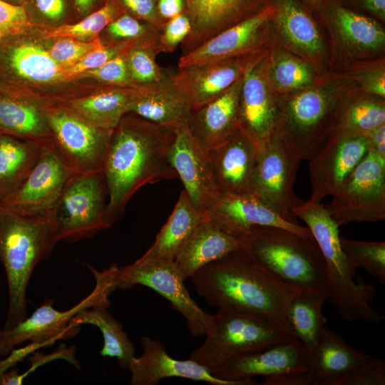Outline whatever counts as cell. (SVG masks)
<instances>
[{
	"label": "cell",
	"mask_w": 385,
	"mask_h": 385,
	"mask_svg": "<svg viewBox=\"0 0 385 385\" xmlns=\"http://www.w3.org/2000/svg\"><path fill=\"white\" fill-rule=\"evenodd\" d=\"M197 294L209 305L231 307L260 317L289 339H297L287 311L300 291L274 275L246 248L232 251L190 277Z\"/></svg>",
	"instance_id": "obj_1"
},
{
	"label": "cell",
	"mask_w": 385,
	"mask_h": 385,
	"mask_svg": "<svg viewBox=\"0 0 385 385\" xmlns=\"http://www.w3.org/2000/svg\"><path fill=\"white\" fill-rule=\"evenodd\" d=\"M175 128L128 113L113 129L103 165L111 227L143 185L178 178L170 161Z\"/></svg>",
	"instance_id": "obj_2"
},
{
	"label": "cell",
	"mask_w": 385,
	"mask_h": 385,
	"mask_svg": "<svg viewBox=\"0 0 385 385\" xmlns=\"http://www.w3.org/2000/svg\"><path fill=\"white\" fill-rule=\"evenodd\" d=\"M307 225L316 240L326 266V300L348 322L378 324L384 315L371 306L376 289L363 278L356 279L358 268L343 250L339 226L320 202L303 201L292 210Z\"/></svg>",
	"instance_id": "obj_3"
},
{
	"label": "cell",
	"mask_w": 385,
	"mask_h": 385,
	"mask_svg": "<svg viewBox=\"0 0 385 385\" xmlns=\"http://www.w3.org/2000/svg\"><path fill=\"white\" fill-rule=\"evenodd\" d=\"M60 241L51 212L19 214L0 206V260L9 289V307L3 329L25 319L26 289L36 265L48 258Z\"/></svg>",
	"instance_id": "obj_4"
},
{
	"label": "cell",
	"mask_w": 385,
	"mask_h": 385,
	"mask_svg": "<svg viewBox=\"0 0 385 385\" xmlns=\"http://www.w3.org/2000/svg\"><path fill=\"white\" fill-rule=\"evenodd\" d=\"M270 272L302 291L325 293L326 266L313 235L274 226H256L245 247Z\"/></svg>",
	"instance_id": "obj_5"
},
{
	"label": "cell",
	"mask_w": 385,
	"mask_h": 385,
	"mask_svg": "<svg viewBox=\"0 0 385 385\" xmlns=\"http://www.w3.org/2000/svg\"><path fill=\"white\" fill-rule=\"evenodd\" d=\"M218 308L205 341L190 357L208 369L233 357L291 340L257 315L231 307Z\"/></svg>",
	"instance_id": "obj_6"
},
{
	"label": "cell",
	"mask_w": 385,
	"mask_h": 385,
	"mask_svg": "<svg viewBox=\"0 0 385 385\" xmlns=\"http://www.w3.org/2000/svg\"><path fill=\"white\" fill-rule=\"evenodd\" d=\"M338 100L327 90H303L277 103L275 133L298 161L309 160L330 133Z\"/></svg>",
	"instance_id": "obj_7"
},
{
	"label": "cell",
	"mask_w": 385,
	"mask_h": 385,
	"mask_svg": "<svg viewBox=\"0 0 385 385\" xmlns=\"http://www.w3.org/2000/svg\"><path fill=\"white\" fill-rule=\"evenodd\" d=\"M88 267L96 279L92 292L66 311L57 310L53 307V299H46L30 317L10 329L0 330V356H7L16 346L27 341L37 349L78 333L80 326L70 324L72 318L81 310L108 299V296L116 289L113 282V265L101 272Z\"/></svg>",
	"instance_id": "obj_8"
},
{
	"label": "cell",
	"mask_w": 385,
	"mask_h": 385,
	"mask_svg": "<svg viewBox=\"0 0 385 385\" xmlns=\"http://www.w3.org/2000/svg\"><path fill=\"white\" fill-rule=\"evenodd\" d=\"M107 194L103 170L72 175L51 210L59 240L89 238L109 228L105 204Z\"/></svg>",
	"instance_id": "obj_9"
},
{
	"label": "cell",
	"mask_w": 385,
	"mask_h": 385,
	"mask_svg": "<svg viewBox=\"0 0 385 385\" xmlns=\"http://www.w3.org/2000/svg\"><path fill=\"white\" fill-rule=\"evenodd\" d=\"M326 207L339 227L385 219V159L369 150L332 195Z\"/></svg>",
	"instance_id": "obj_10"
},
{
	"label": "cell",
	"mask_w": 385,
	"mask_h": 385,
	"mask_svg": "<svg viewBox=\"0 0 385 385\" xmlns=\"http://www.w3.org/2000/svg\"><path fill=\"white\" fill-rule=\"evenodd\" d=\"M113 267V281L116 289L140 284L153 289L168 299L184 317L191 336L199 337L206 334L213 315L202 310L191 297L173 261L136 260L124 267Z\"/></svg>",
	"instance_id": "obj_11"
},
{
	"label": "cell",
	"mask_w": 385,
	"mask_h": 385,
	"mask_svg": "<svg viewBox=\"0 0 385 385\" xmlns=\"http://www.w3.org/2000/svg\"><path fill=\"white\" fill-rule=\"evenodd\" d=\"M46 113L53 143L72 175L103 170L113 129L98 127L66 108Z\"/></svg>",
	"instance_id": "obj_12"
},
{
	"label": "cell",
	"mask_w": 385,
	"mask_h": 385,
	"mask_svg": "<svg viewBox=\"0 0 385 385\" xmlns=\"http://www.w3.org/2000/svg\"><path fill=\"white\" fill-rule=\"evenodd\" d=\"M299 163L274 131L260 145L250 183V193L293 222L297 221L292 210L303 202L293 189Z\"/></svg>",
	"instance_id": "obj_13"
},
{
	"label": "cell",
	"mask_w": 385,
	"mask_h": 385,
	"mask_svg": "<svg viewBox=\"0 0 385 385\" xmlns=\"http://www.w3.org/2000/svg\"><path fill=\"white\" fill-rule=\"evenodd\" d=\"M71 176L53 140L46 142L24 183L0 206L24 215L50 212Z\"/></svg>",
	"instance_id": "obj_14"
},
{
	"label": "cell",
	"mask_w": 385,
	"mask_h": 385,
	"mask_svg": "<svg viewBox=\"0 0 385 385\" xmlns=\"http://www.w3.org/2000/svg\"><path fill=\"white\" fill-rule=\"evenodd\" d=\"M371 356L325 327L317 345L307 355L306 369L277 376L272 379V384L339 385L344 378Z\"/></svg>",
	"instance_id": "obj_15"
},
{
	"label": "cell",
	"mask_w": 385,
	"mask_h": 385,
	"mask_svg": "<svg viewBox=\"0 0 385 385\" xmlns=\"http://www.w3.org/2000/svg\"><path fill=\"white\" fill-rule=\"evenodd\" d=\"M368 150L365 135L331 132L308 160L312 189L308 200L320 202L332 195Z\"/></svg>",
	"instance_id": "obj_16"
},
{
	"label": "cell",
	"mask_w": 385,
	"mask_h": 385,
	"mask_svg": "<svg viewBox=\"0 0 385 385\" xmlns=\"http://www.w3.org/2000/svg\"><path fill=\"white\" fill-rule=\"evenodd\" d=\"M169 158L192 205L206 210L220 193L208 153L195 141L186 123L175 128Z\"/></svg>",
	"instance_id": "obj_17"
},
{
	"label": "cell",
	"mask_w": 385,
	"mask_h": 385,
	"mask_svg": "<svg viewBox=\"0 0 385 385\" xmlns=\"http://www.w3.org/2000/svg\"><path fill=\"white\" fill-rule=\"evenodd\" d=\"M205 212L221 230L235 236L249 235L256 226H274L312 235L307 227L282 217L250 192L220 194Z\"/></svg>",
	"instance_id": "obj_18"
},
{
	"label": "cell",
	"mask_w": 385,
	"mask_h": 385,
	"mask_svg": "<svg viewBox=\"0 0 385 385\" xmlns=\"http://www.w3.org/2000/svg\"><path fill=\"white\" fill-rule=\"evenodd\" d=\"M140 343L143 348V354L140 357L135 356L128 368L133 385H155L162 379L168 377L185 378L214 385L257 384L254 379L242 381L218 379L207 367L190 359L178 360L173 358L160 342L149 337L143 336Z\"/></svg>",
	"instance_id": "obj_19"
},
{
	"label": "cell",
	"mask_w": 385,
	"mask_h": 385,
	"mask_svg": "<svg viewBox=\"0 0 385 385\" xmlns=\"http://www.w3.org/2000/svg\"><path fill=\"white\" fill-rule=\"evenodd\" d=\"M258 53L178 68L173 81L192 108L222 95L240 78Z\"/></svg>",
	"instance_id": "obj_20"
},
{
	"label": "cell",
	"mask_w": 385,
	"mask_h": 385,
	"mask_svg": "<svg viewBox=\"0 0 385 385\" xmlns=\"http://www.w3.org/2000/svg\"><path fill=\"white\" fill-rule=\"evenodd\" d=\"M306 367L307 354L299 341L292 339L233 357L209 370L218 379L242 381L256 376L267 378L302 371Z\"/></svg>",
	"instance_id": "obj_21"
},
{
	"label": "cell",
	"mask_w": 385,
	"mask_h": 385,
	"mask_svg": "<svg viewBox=\"0 0 385 385\" xmlns=\"http://www.w3.org/2000/svg\"><path fill=\"white\" fill-rule=\"evenodd\" d=\"M274 8L268 5L257 14L219 32L188 53L182 55L178 68L228 59L257 52L265 26Z\"/></svg>",
	"instance_id": "obj_22"
},
{
	"label": "cell",
	"mask_w": 385,
	"mask_h": 385,
	"mask_svg": "<svg viewBox=\"0 0 385 385\" xmlns=\"http://www.w3.org/2000/svg\"><path fill=\"white\" fill-rule=\"evenodd\" d=\"M260 144L240 125L207 153L220 194L250 192Z\"/></svg>",
	"instance_id": "obj_23"
},
{
	"label": "cell",
	"mask_w": 385,
	"mask_h": 385,
	"mask_svg": "<svg viewBox=\"0 0 385 385\" xmlns=\"http://www.w3.org/2000/svg\"><path fill=\"white\" fill-rule=\"evenodd\" d=\"M258 55L242 76L240 96L239 125L261 145L275 131L277 103L268 86L265 63Z\"/></svg>",
	"instance_id": "obj_24"
},
{
	"label": "cell",
	"mask_w": 385,
	"mask_h": 385,
	"mask_svg": "<svg viewBox=\"0 0 385 385\" xmlns=\"http://www.w3.org/2000/svg\"><path fill=\"white\" fill-rule=\"evenodd\" d=\"M266 0H185L191 31L181 44L183 55L224 29L257 14Z\"/></svg>",
	"instance_id": "obj_25"
},
{
	"label": "cell",
	"mask_w": 385,
	"mask_h": 385,
	"mask_svg": "<svg viewBox=\"0 0 385 385\" xmlns=\"http://www.w3.org/2000/svg\"><path fill=\"white\" fill-rule=\"evenodd\" d=\"M248 237L225 232L202 211L197 225L176 254L174 265L185 281L206 265L232 251L245 248Z\"/></svg>",
	"instance_id": "obj_26"
},
{
	"label": "cell",
	"mask_w": 385,
	"mask_h": 385,
	"mask_svg": "<svg viewBox=\"0 0 385 385\" xmlns=\"http://www.w3.org/2000/svg\"><path fill=\"white\" fill-rule=\"evenodd\" d=\"M242 83V76L217 98L191 109L188 128L206 152L223 142L239 125Z\"/></svg>",
	"instance_id": "obj_27"
},
{
	"label": "cell",
	"mask_w": 385,
	"mask_h": 385,
	"mask_svg": "<svg viewBox=\"0 0 385 385\" xmlns=\"http://www.w3.org/2000/svg\"><path fill=\"white\" fill-rule=\"evenodd\" d=\"M191 109L170 73L160 82L138 86L130 113L161 126L175 128L187 122Z\"/></svg>",
	"instance_id": "obj_28"
},
{
	"label": "cell",
	"mask_w": 385,
	"mask_h": 385,
	"mask_svg": "<svg viewBox=\"0 0 385 385\" xmlns=\"http://www.w3.org/2000/svg\"><path fill=\"white\" fill-rule=\"evenodd\" d=\"M273 16L283 41L295 51L309 57L324 52L319 30L299 0H273Z\"/></svg>",
	"instance_id": "obj_29"
},
{
	"label": "cell",
	"mask_w": 385,
	"mask_h": 385,
	"mask_svg": "<svg viewBox=\"0 0 385 385\" xmlns=\"http://www.w3.org/2000/svg\"><path fill=\"white\" fill-rule=\"evenodd\" d=\"M202 211L196 209L184 190L151 247L137 260L173 261L180 248L197 225Z\"/></svg>",
	"instance_id": "obj_30"
},
{
	"label": "cell",
	"mask_w": 385,
	"mask_h": 385,
	"mask_svg": "<svg viewBox=\"0 0 385 385\" xmlns=\"http://www.w3.org/2000/svg\"><path fill=\"white\" fill-rule=\"evenodd\" d=\"M137 91L138 86L102 90L70 101L66 108L98 127L113 129L130 113Z\"/></svg>",
	"instance_id": "obj_31"
},
{
	"label": "cell",
	"mask_w": 385,
	"mask_h": 385,
	"mask_svg": "<svg viewBox=\"0 0 385 385\" xmlns=\"http://www.w3.org/2000/svg\"><path fill=\"white\" fill-rule=\"evenodd\" d=\"M46 143L23 141L9 135L0 134V202L21 185Z\"/></svg>",
	"instance_id": "obj_32"
},
{
	"label": "cell",
	"mask_w": 385,
	"mask_h": 385,
	"mask_svg": "<svg viewBox=\"0 0 385 385\" xmlns=\"http://www.w3.org/2000/svg\"><path fill=\"white\" fill-rule=\"evenodd\" d=\"M109 299L81 310L71 320V325L89 324L97 327L102 333L103 345L100 351L102 356L115 357L119 366L128 369L135 357V347L121 324L108 312Z\"/></svg>",
	"instance_id": "obj_33"
},
{
	"label": "cell",
	"mask_w": 385,
	"mask_h": 385,
	"mask_svg": "<svg viewBox=\"0 0 385 385\" xmlns=\"http://www.w3.org/2000/svg\"><path fill=\"white\" fill-rule=\"evenodd\" d=\"M330 16L340 40L350 51L374 52L384 47V30L374 19L338 5L331 7Z\"/></svg>",
	"instance_id": "obj_34"
},
{
	"label": "cell",
	"mask_w": 385,
	"mask_h": 385,
	"mask_svg": "<svg viewBox=\"0 0 385 385\" xmlns=\"http://www.w3.org/2000/svg\"><path fill=\"white\" fill-rule=\"evenodd\" d=\"M326 301L325 293L300 291L289 303L288 319L307 355L314 349L325 327L322 307Z\"/></svg>",
	"instance_id": "obj_35"
},
{
	"label": "cell",
	"mask_w": 385,
	"mask_h": 385,
	"mask_svg": "<svg viewBox=\"0 0 385 385\" xmlns=\"http://www.w3.org/2000/svg\"><path fill=\"white\" fill-rule=\"evenodd\" d=\"M0 132L34 142L52 140L46 113L34 104L11 99L0 100Z\"/></svg>",
	"instance_id": "obj_36"
},
{
	"label": "cell",
	"mask_w": 385,
	"mask_h": 385,
	"mask_svg": "<svg viewBox=\"0 0 385 385\" xmlns=\"http://www.w3.org/2000/svg\"><path fill=\"white\" fill-rule=\"evenodd\" d=\"M384 123V103L374 98H360L350 101L340 108L338 106L331 132L366 135Z\"/></svg>",
	"instance_id": "obj_37"
},
{
	"label": "cell",
	"mask_w": 385,
	"mask_h": 385,
	"mask_svg": "<svg viewBox=\"0 0 385 385\" xmlns=\"http://www.w3.org/2000/svg\"><path fill=\"white\" fill-rule=\"evenodd\" d=\"M9 63L21 78L38 83L61 78L64 67L58 64L48 51L32 43H24L13 48Z\"/></svg>",
	"instance_id": "obj_38"
},
{
	"label": "cell",
	"mask_w": 385,
	"mask_h": 385,
	"mask_svg": "<svg viewBox=\"0 0 385 385\" xmlns=\"http://www.w3.org/2000/svg\"><path fill=\"white\" fill-rule=\"evenodd\" d=\"M158 33L135 41L125 53L128 74L135 86L156 83L171 73L160 68L155 61L156 56L160 52Z\"/></svg>",
	"instance_id": "obj_39"
},
{
	"label": "cell",
	"mask_w": 385,
	"mask_h": 385,
	"mask_svg": "<svg viewBox=\"0 0 385 385\" xmlns=\"http://www.w3.org/2000/svg\"><path fill=\"white\" fill-rule=\"evenodd\" d=\"M123 11L116 0H106L98 9L86 15L81 21L72 24H63L50 30L46 37L72 38L91 40L98 34Z\"/></svg>",
	"instance_id": "obj_40"
},
{
	"label": "cell",
	"mask_w": 385,
	"mask_h": 385,
	"mask_svg": "<svg viewBox=\"0 0 385 385\" xmlns=\"http://www.w3.org/2000/svg\"><path fill=\"white\" fill-rule=\"evenodd\" d=\"M270 80L279 91H294L309 86L314 78L307 62L284 52L274 55L269 68Z\"/></svg>",
	"instance_id": "obj_41"
},
{
	"label": "cell",
	"mask_w": 385,
	"mask_h": 385,
	"mask_svg": "<svg viewBox=\"0 0 385 385\" xmlns=\"http://www.w3.org/2000/svg\"><path fill=\"white\" fill-rule=\"evenodd\" d=\"M343 250L358 267L385 284V242L347 240L340 237Z\"/></svg>",
	"instance_id": "obj_42"
},
{
	"label": "cell",
	"mask_w": 385,
	"mask_h": 385,
	"mask_svg": "<svg viewBox=\"0 0 385 385\" xmlns=\"http://www.w3.org/2000/svg\"><path fill=\"white\" fill-rule=\"evenodd\" d=\"M104 46L98 37L88 42L68 37L58 38L48 52L58 64L67 68L89 52Z\"/></svg>",
	"instance_id": "obj_43"
},
{
	"label": "cell",
	"mask_w": 385,
	"mask_h": 385,
	"mask_svg": "<svg viewBox=\"0 0 385 385\" xmlns=\"http://www.w3.org/2000/svg\"><path fill=\"white\" fill-rule=\"evenodd\" d=\"M106 29L111 38L130 42L138 41L160 31L125 12L113 20Z\"/></svg>",
	"instance_id": "obj_44"
},
{
	"label": "cell",
	"mask_w": 385,
	"mask_h": 385,
	"mask_svg": "<svg viewBox=\"0 0 385 385\" xmlns=\"http://www.w3.org/2000/svg\"><path fill=\"white\" fill-rule=\"evenodd\" d=\"M131 44L128 46L111 44L92 51L75 64L65 68L61 78L64 80L71 79L83 73L97 68L116 56L126 52Z\"/></svg>",
	"instance_id": "obj_45"
},
{
	"label": "cell",
	"mask_w": 385,
	"mask_h": 385,
	"mask_svg": "<svg viewBox=\"0 0 385 385\" xmlns=\"http://www.w3.org/2000/svg\"><path fill=\"white\" fill-rule=\"evenodd\" d=\"M191 31V22L186 11L165 21L158 33L160 52H173Z\"/></svg>",
	"instance_id": "obj_46"
},
{
	"label": "cell",
	"mask_w": 385,
	"mask_h": 385,
	"mask_svg": "<svg viewBox=\"0 0 385 385\" xmlns=\"http://www.w3.org/2000/svg\"><path fill=\"white\" fill-rule=\"evenodd\" d=\"M75 349L73 347L60 346L55 352L49 355H45L42 353H35L31 358L32 364L30 369L23 374H19L16 368H13L9 371H5L0 374V385H17L21 384L24 379L31 371H34L39 366H41L51 360L62 359L68 361L71 364L78 367L79 366L74 356Z\"/></svg>",
	"instance_id": "obj_47"
},
{
	"label": "cell",
	"mask_w": 385,
	"mask_h": 385,
	"mask_svg": "<svg viewBox=\"0 0 385 385\" xmlns=\"http://www.w3.org/2000/svg\"><path fill=\"white\" fill-rule=\"evenodd\" d=\"M127 52V51H126ZM106 62L86 73L103 83L121 87H137L131 81L125 62V53Z\"/></svg>",
	"instance_id": "obj_48"
},
{
	"label": "cell",
	"mask_w": 385,
	"mask_h": 385,
	"mask_svg": "<svg viewBox=\"0 0 385 385\" xmlns=\"http://www.w3.org/2000/svg\"><path fill=\"white\" fill-rule=\"evenodd\" d=\"M385 364L372 356L366 362L344 378L339 385H384Z\"/></svg>",
	"instance_id": "obj_49"
},
{
	"label": "cell",
	"mask_w": 385,
	"mask_h": 385,
	"mask_svg": "<svg viewBox=\"0 0 385 385\" xmlns=\"http://www.w3.org/2000/svg\"><path fill=\"white\" fill-rule=\"evenodd\" d=\"M123 12L160 30L164 22L160 18L155 0H116Z\"/></svg>",
	"instance_id": "obj_50"
},
{
	"label": "cell",
	"mask_w": 385,
	"mask_h": 385,
	"mask_svg": "<svg viewBox=\"0 0 385 385\" xmlns=\"http://www.w3.org/2000/svg\"><path fill=\"white\" fill-rule=\"evenodd\" d=\"M31 25L29 16L23 6L0 0V29L19 31Z\"/></svg>",
	"instance_id": "obj_51"
},
{
	"label": "cell",
	"mask_w": 385,
	"mask_h": 385,
	"mask_svg": "<svg viewBox=\"0 0 385 385\" xmlns=\"http://www.w3.org/2000/svg\"><path fill=\"white\" fill-rule=\"evenodd\" d=\"M354 78L364 91L380 98L385 96V72L382 68H373L357 73Z\"/></svg>",
	"instance_id": "obj_52"
},
{
	"label": "cell",
	"mask_w": 385,
	"mask_h": 385,
	"mask_svg": "<svg viewBox=\"0 0 385 385\" xmlns=\"http://www.w3.org/2000/svg\"><path fill=\"white\" fill-rule=\"evenodd\" d=\"M31 3L36 11L46 20L58 21L66 15L67 0H32Z\"/></svg>",
	"instance_id": "obj_53"
},
{
	"label": "cell",
	"mask_w": 385,
	"mask_h": 385,
	"mask_svg": "<svg viewBox=\"0 0 385 385\" xmlns=\"http://www.w3.org/2000/svg\"><path fill=\"white\" fill-rule=\"evenodd\" d=\"M160 18L165 23L186 10L185 0H155Z\"/></svg>",
	"instance_id": "obj_54"
},
{
	"label": "cell",
	"mask_w": 385,
	"mask_h": 385,
	"mask_svg": "<svg viewBox=\"0 0 385 385\" xmlns=\"http://www.w3.org/2000/svg\"><path fill=\"white\" fill-rule=\"evenodd\" d=\"M369 142V150L385 159V123L365 135Z\"/></svg>",
	"instance_id": "obj_55"
},
{
	"label": "cell",
	"mask_w": 385,
	"mask_h": 385,
	"mask_svg": "<svg viewBox=\"0 0 385 385\" xmlns=\"http://www.w3.org/2000/svg\"><path fill=\"white\" fill-rule=\"evenodd\" d=\"M364 9L379 19H385V0H360Z\"/></svg>",
	"instance_id": "obj_56"
},
{
	"label": "cell",
	"mask_w": 385,
	"mask_h": 385,
	"mask_svg": "<svg viewBox=\"0 0 385 385\" xmlns=\"http://www.w3.org/2000/svg\"><path fill=\"white\" fill-rule=\"evenodd\" d=\"M76 11L81 15L86 16L93 12L98 0H72Z\"/></svg>",
	"instance_id": "obj_57"
},
{
	"label": "cell",
	"mask_w": 385,
	"mask_h": 385,
	"mask_svg": "<svg viewBox=\"0 0 385 385\" xmlns=\"http://www.w3.org/2000/svg\"><path fill=\"white\" fill-rule=\"evenodd\" d=\"M308 1H311L312 4H316L320 1V0H308Z\"/></svg>",
	"instance_id": "obj_58"
},
{
	"label": "cell",
	"mask_w": 385,
	"mask_h": 385,
	"mask_svg": "<svg viewBox=\"0 0 385 385\" xmlns=\"http://www.w3.org/2000/svg\"><path fill=\"white\" fill-rule=\"evenodd\" d=\"M3 34V31L0 29V38H1Z\"/></svg>",
	"instance_id": "obj_59"
},
{
	"label": "cell",
	"mask_w": 385,
	"mask_h": 385,
	"mask_svg": "<svg viewBox=\"0 0 385 385\" xmlns=\"http://www.w3.org/2000/svg\"><path fill=\"white\" fill-rule=\"evenodd\" d=\"M11 1H21V0H11Z\"/></svg>",
	"instance_id": "obj_60"
},
{
	"label": "cell",
	"mask_w": 385,
	"mask_h": 385,
	"mask_svg": "<svg viewBox=\"0 0 385 385\" xmlns=\"http://www.w3.org/2000/svg\"><path fill=\"white\" fill-rule=\"evenodd\" d=\"M0 134H1V132H0Z\"/></svg>",
	"instance_id": "obj_61"
}]
</instances>
